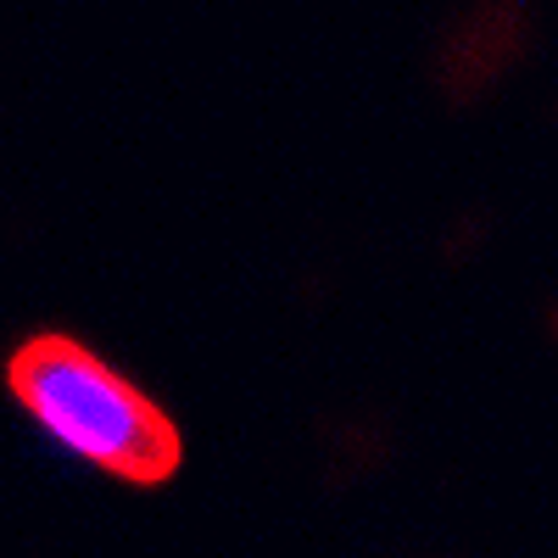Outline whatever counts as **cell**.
<instances>
[{"mask_svg": "<svg viewBox=\"0 0 558 558\" xmlns=\"http://www.w3.org/2000/svg\"><path fill=\"white\" fill-rule=\"evenodd\" d=\"M7 386L45 436L118 481L162 486L184 463L173 418L73 336H28L7 363Z\"/></svg>", "mask_w": 558, "mask_h": 558, "instance_id": "1", "label": "cell"}]
</instances>
